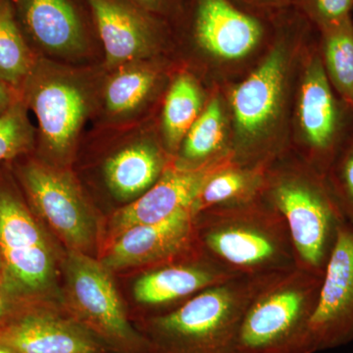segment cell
<instances>
[{"mask_svg":"<svg viewBox=\"0 0 353 353\" xmlns=\"http://www.w3.org/2000/svg\"><path fill=\"white\" fill-rule=\"evenodd\" d=\"M180 65L171 57L104 68L92 127H125L157 117Z\"/></svg>","mask_w":353,"mask_h":353,"instance_id":"cell-12","label":"cell"},{"mask_svg":"<svg viewBox=\"0 0 353 353\" xmlns=\"http://www.w3.org/2000/svg\"><path fill=\"white\" fill-rule=\"evenodd\" d=\"M29 112L19 94L0 115V164L34 152L37 129L30 119Z\"/></svg>","mask_w":353,"mask_h":353,"instance_id":"cell-25","label":"cell"},{"mask_svg":"<svg viewBox=\"0 0 353 353\" xmlns=\"http://www.w3.org/2000/svg\"><path fill=\"white\" fill-rule=\"evenodd\" d=\"M210 92L194 74L183 67H179L172 77L158 113L160 137L172 158L205 108Z\"/></svg>","mask_w":353,"mask_h":353,"instance_id":"cell-21","label":"cell"},{"mask_svg":"<svg viewBox=\"0 0 353 353\" xmlns=\"http://www.w3.org/2000/svg\"><path fill=\"white\" fill-rule=\"evenodd\" d=\"M315 28L294 8L280 14L270 48L239 82L220 88L231 121L232 162L266 168L290 150L297 73Z\"/></svg>","mask_w":353,"mask_h":353,"instance_id":"cell-1","label":"cell"},{"mask_svg":"<svg viewBox=\"0 0 353 353\" xmlns=\"http://www.w3.org/2000/svg\"><path fill=\"white\" fill-rule=\"evenodd\" d=\"M0 290H6V292H8L9 294H13L12 292H11L8 274H7L6 263H4V260L3 257H2L1 252H0ZM18 299H19V297H18Z\"/></svg>","mask_w":353,"mask_h":353,"instance_id":"cell-32","label":"cell"},{"mask_svg":"<svg viewBox=\"0 0 353 353\" xmlns=\"http://www.w3.org/2000/svg\"><path fill=\"white\" fill-rule=\"evenodd\" d=\"M232 353H239V352H232Z\"/></svg>","mask_w":353,"mask_h":353,"instance_id":"cell-33","label":"cell"},{"mask_svg":"<svg viewBox=\"0 0 353 353\" xmlns=\"http://www.w3.org/2000/svg\"><path fill=\"white\" fill-rule=\"evenodd\" d=\"M325 176L343 217L353 225V129L336 152Z\"/></svg>","mask_w":353,"mask_h":353,"instance_id":"cell-26","label":"cell"},{"mask_svg":"<svg viewBox=\"0 0 353 353\" xmlns=\"http://www.w3.org/2000/svg\"><path fill=\"white\" fill-rule=\"evenodd\" d=\"M79 148L94 153L99 183L124 205L145 194L173 163L160 137L158 115L131 126L90 127Z\"/></svg>","mask_w":353,"mask_h":353,"instance_id":"cell-9","label":"cell"},{"mask_svg":"<svg viewBox=\"0 0 353 353\" xmlns=\"http://www.w3.org/2000/svg\"><path fill=\"white\" fill-rule=\"evenodd\" d=\"M234 278L199 252L143 274L134 285V296L143 305L174 310L202 290Z\"/></svg>","mask_w":353,"mask_h":353,"instance_id":"cell-18","label":"cell"},{"mask_svg":"<svg viewBox=\"0 0 353 353\" xmlns=\"http://www.w3.org/2000/svg\"><path fill=\"white\" fill-rule=\"evenodd\" d=\"M87 2L103 51L104 68L138 60L173 58L170 21L146 10L132 0Z\"/></svg>","mask_w":353,"mask_h":353,"instance_id":"cell-13","label":"cell"},{"mask_svg":"<svg viewBox=\"0 0 353 353\" xmlns=\"http://www.w3.org/2000/svg\"><path fill=\"white\" fill-rule=\"evenodd\" d=\"M20 92L0 79V115L17 99Z\"/></svg>","mask_w":353,"mask_h":353,"instance_id":"cell-31","label":"cell"},{"mask_svg":"<svg viewBox=\"0 0 353 353\" xmlns=\"http://www.w3.org/2000/svg\"><path fill=\"white\" fill-rule=\"evenodd\" d=\"M103 74L102 64L76 66L37 58L19 90L37 119L34 157L71 168L94 122Z\"/></svg>","mask_w":353,"mask_h":353,"instance_id":"cell-3","label":"cell"},{"mask_svg":"<svg viewBox=\"0 0 353 353\" xmlns=\"http://www.w3.org/2000/svg\"><path fill=\"white\" fill-rule=\"evenodd\" d=\"M322 277L296 267L265 279L241 319L239 353H299L312 319Z\"/></svg>","mask_w":353,"mask_h":353,"instance_id":"cell-6","label":"cell"},{"mask_svg":"<svg viewBox=\"0 0 353 353\" xmlns=\"http://www.w3.org/2000/svg\"><path fill=\"white\" fill-rule=\"evenodd\" d=\"M353 341V225L341 227L322 277L312 319L299 353L334 350Z\"/></svg>","mask_w":353,"mask_h":353,"instance_id":"cell-14","label":"cell"},{"mask_svg":"<svg viewBox=\"0 0 353 353\" xmlns=\"http://www.w3.org/2000/svg\"><path fill=\"white\" fill-rule=\"evenodd\" d=\"M230 163H233L231 157L196 169H181L172 163L145 194L116 211L114 233L117 236L129 228L161 222L181 211L192 210L209 178Z\"/></svg>","mask_w":353,"mask_h":353,"instance_id":"cell-16","label":"cell"},{"mask_svg":"<svg viewBox=\"0 0 353 353\" xmlns=\"http://www.w3.org/2000/svg\"><path fill=\"white\" fill-rule=\"evenodd\" d=\"M266 278H234L202 290L174 310L153 318L152 329L164 352H236L245 309Z\"/></svg>","mask_w":353,"mask_h":353,"instance_id":"cell-7","label":"cell"},{"mask_svg":"<svg viewBox=\"0 0 353 353\" xmlns=\"http://www.w3.org/2000/svg\"><path fill=\"white\" fill-rule=\"evenodd\" d=\"M199 252L194 214L189 209L161 222L125 230L116 236L102 264L109 270L145 265L158 267Z\"/></svg>","mask_w":353,"mask_h":353,"instance_id":"cell-15","label":"cell"},{"mask_svg":"<svg viewBox=\"0 0 353 353\" xmlns=\"http://www.w3.org/2000/svg\"><path fill=\"white\" fill-rule=\"evenodd\" d=\"M16 19L11 0H0V79L19 92L37 59Z\"/></svg>","mask_w":353,"mask_h":353,"instance_id":"cell-24","label":"cell"},{"mask_svg":"<svg viewBox=\"0 0 353 353\" xmlns=\"http://www.w3.org/2000/svg\"><path fill=\"white\" fill-rule=\"evenodd\" d=\"M0 345L15 353H95L97 350L87 334L39 311L15 313L1 323Z\"/></svg>","mask_w":353,"mask_h":353,"instance_id":"cell-19","label":"cell"},{"mask_svg":"<svg viewBox=\"0 0 353 353\" xmlns=\"http://www.w3.org/2000/svg\"><path fill=\"white\" fill-rule=\"evenodd\" d=\"M243 10L262 16L275 18L294 8V0H231Z\"/></svg>","mask_w":353,"mask_h":353,"instance_id":"cell-28","label":"cell"},{"mask_svg":"<svg viewBox=\"0 0 353 353\" xmlns=\"http://www.w3.org/2000/svg\"><path fill=\"white\" fill-rule=\"evenodd\" d=\"M278 16L255 15L231 0H185L171 21L174 60L210 90L239 82L270 48Z\"/></svg>","mask_w":353,"mask_h":353,"instance_id":"cell-2","label":"cell"},{"mask_svg":"<svg viewBox=\"0 0 353 353\" xmlns=\"http://www.w3.org/2000/svg\"><path fill=\"white\" fill-rule=\"evenodd\" d=\"M16 19L38 58L58 63H103V51L87 0H11Z\"/></svg>","mask_w":353,"mask_h":353,"instance_id":"cell-10","label":"cell"},{"mask_svg":"<svg viewBox=\"0 0 353 353\" xmlns=\"http://www.w3.org/2000/svg\"><path fill=\"white\" fill-rule=\"evenodd\" d=\"M316 32L330 82L336 94L353 108V14Z\"/></svg>","mask_w":353,"mask_h":353,"instance_id":"cell-22","label":"cell"},{"mask_svg":"<svg viewBox=\"0 0 353 353\" xmlns=\"http://www.w3.org/2000/svg\"><path fill=\"white\" fill-rule=\"evenodd\" d=\"M202 254L238 277H268L297 267L283 216L262 196L194 215Z\"/></svg>","mask_w":353,"mask_h":353,"instance_id":"cell-4","label":"cell"},{"mask_svg":"<svg viewBox=\"0 0 353 353\" xmlns=\"http://www.w3.org/2000/svg\"><path fill=\"white\" fill-rule=\"evenodd\" d=\"M353 129V108L336 94L323 65L317 32L304 46L297 73L290 150L326 175Z\"/></svg>","mask_w":353,"mask_h":353,"instance_id":"cell-8","label":"cell"},{"mask_svg":"<svg viewBox=\"0 0 353 353\" xmlns=\"http://www.w3.org/2000/svg\"><path fill=\"white\" fill-rule=\"evenodd\" d=\"M8 164L30 206L71 250H88L95 238L94 214L72 168L52 166L32 153Z\"/></svg>","mask_w":353,"mask_h":353,"instance_id":"cell-11","label":"cell"},{"mask_svg":"<svg viewBox=\"0 0 353 353\" xmlns=\"http://www.w3.org/2000/svg\"><path fill=\"white\" fill-rule=\"evenodd\" d=\"M261 196L287 223L297 267L323 277L347 222L326 176L290 150L265 168Z\"/></svg>","mask_w":353,"mask_h":353,"instance_id":"cell-5","label":"cell"},{"mask_svg":"<svg viewBox=\"0 0 353 353\" xmlns=\"http://www.w3.org/2000/svg\"><path fill=\"white\" fill-rule=\"evenodd\" d=\"M109 271L102 262L85 252L70 250L66 260L67 285L76 307L104 334L126 340L132 336V330Z\"/></svg>","mask_w":353,"mask_h":353,"instance_id":"cell-17","label":"cell"},{"mask_svg":"<svg viewBox=\"0 0 353 353\" xmlns=\"http://www.w3.org/2000/svg\"><path fill=\"white\" fill-rule=\"evenodd\" d=\"M294 8L315 29L353 14V0H294Z\"/></svg>","mask_w":353,"mask_h":353,"instance_id":"cell-27","label":"cell"},{"mask_svg":"<svg viewBox=\"0 0 353 353\" xmlns=\"http://www.w3.org/2000/svg\"><path fill=\"white\" fill-rule=\"evenodd\" d=\"M146 10L160 16L164 19H175L176 16L182 10L185 0H132Z\"/></svg>","mask_w":353,"mask_h":353,"instance_id":"cell-29","label":"cell"},{"mask_svg":"<svg viewBox=\"0 0 353 353\" xmlns=\"http://www.w3.org/2000/svg\"><path fill=\"white\" fill-rule=\"evenodd\" d=\"M265 168L230 163L209 178L194 204V214L261 196Z\"/></svg>","mask_w":353,"mask_h":353,"instance_id":"cell-23","label":"cell"},{"mask_svg":"<svg viewBox=\"0 0 353 353\" xmlns=\"http://www.w3.org/2000/svg\"><path fill=\"white\" fill-rule=\"evenodd\" d=\"M20 299L9 294L6 290H0V324L15 314L16 307Z\"/></svg>","mask_w":353,"mask_h":353,"instance_id":"cell-30","label":"cell"},{"mask_svg":"<svg viewBox=\"0 0 353 353\" xmlns=\"http://www.w3.org/2000/svg\"><path fill=\"white\" fill-rule=\"evenodd\" d=\"M231 121L220 88H211L205 108L183 138L174 166L196 169L231 157Z\"/></svg>","mask_w":353,"mask_h":353,"instance_id":"cell-20","label":"cell"}]
</instances>
